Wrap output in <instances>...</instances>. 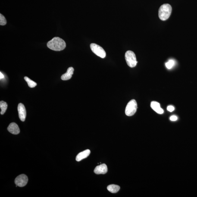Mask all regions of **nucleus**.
Listing matches in <instances>:
<instances>
[{"label": "nucleus", "mask_w": 197, "mask_h": 197, "mask_svg": "<svg viewBox=\"0 0 197 197\" xmlns=\"http://www.w3.org/2000/svg\"><path fill=\"white\" fill-rule=\"evenodd\" d=\"M74 69L73 67H70L68 69L67 72L63 74L61 76V80H67L71 78L73 74Z\"/></svg>", "instance_id": "obj_11"}, {"label": "nucleus", "mask_w": 197, "mask_h": 197, "mask_svg": "<svg viewBox=\"0 0 197 197\" xmlns=\"http://www.w3.org/2000/svg\"><path fill=\"white\" fill-rule=\"evenodd\" d=\"M91 50L94 53L101 58L106 56V53L103 48L96 44L92 43L90 45Z\"/></svg>", "instance_id": "obj_5"}, {"label": "nucleus", "mask_w": 197, "mask_h": 197, "mask_svg": "<svg viewBox=\"0 0 197 197\" xmlns=\"http://www.w3.org/2000/svg\"><path fill=\"white\" fill-rule=\"evenodd\" d=\"M170 120L172 121H176L177 120V117L176 116L173 115L170 117Z\"/></svg>", "instance_id": "obj_19"}, {"label": "nucleus", "mask_w": 197, "mask_h": 197, "mask_svg": "<svg viewBox=\"0 0 197 197\" xmlns=\"http://www.w3.org/2000/svg\"><path fill=\"white\" fill-rule=\"evenodd\" d=\"M107 171L108 169L107 166L104 164L97 166L94 170V172L95 174H105L107 173Z\"/></svg>", "instance_id": "obj_8"}, {"label": "nucleus", "mask_w": 197, "mask_h": 197, "mask_svg": "<svg viewBox=\"0 0 197 197\" xmlns=\"http://www.w3.org/2000/svg\"><path fill=\"white\" fill-rule=\"evenodd\" d=\"M167 110L170 112H172L174 110V107L172 106H169L167 107Z\"/></svg>", "instance_id": "obj_18"}, {"label": "nucleus", "mask_w": 197, "mask_h": 197, "mask_svg": "<svg viewBox=\"0 0 197 197\" xmlns=\"http://www.w3.org/2000/svg\"><path fill=\"white\" fill-rule=\"evenodd\" d=\"M4 75L2 74V73L1 72H0V78H1V79H4Z\"/></svg>", "instance_id": "obj_20"}, {"label": "nucleus", "mask_w": 197, "mask_h": 197, "mask_svg": "<svg viewBox=\"0 0 197 197\" xmlns=\"http://www.w3.org/2000/svg\"><path fill=\"white\" fill-rule=\"evenodd\" d=\"M172 11V7L170 4H163L161 6L159 9V17L160 20H167L170 17Z\"/></svg>", "instance_id": "obj_2"}, {"label": "nucleus", "mask_w": 197, "mask_h": 197, "mask_svg": "<svg viewBox=\"0 0 197 197\" xmlns=\"http://www.w3.org/2000/svg\"><path fill=\"white\" fill-rule=\"evenodd\" d=\"M107 190L112 193H117L120 189V186L117 185H110L107 187Z\"/></svg>", "instance_id": "obj_13"}, {"label": "nucleus", "mask_w": 197, "mask_h": 197, "mask_svg": "<svg viewBox=\"0 0 197 197\" xmlns=\"http://www.w3.org/2000/svg\"><path fill=\"white\" fill-rule=\"evenodd\" d=\"M24 79L27 82L29 87H30V88L35 87L37 85V84L36 82L31 80L30 79H29V78L27 77H24Z\"/></svg>", "instance_id": "obj_15"}, {"label": "nucleus", "mask_w": 197, "mask_h": 197, "mask_svg": "<svg viewBox=\"0 0 197 197\" xmlns=\"http://www.w3.org/2000/svg\"><path fill=\"white\" fill-rule=\"evenodd\" d=\"M175 65V61L173 60H169L166 63L165 65L166 67L168 69H171Z\"/></svg>", "instance_id": "obj_16"}, {"label": "nucleus", "mask_w": 197, "mask_h": 197, "mask_svg": "<svg viewBox=\"0 0 197 197\" xmlns=\"http://www.w3.org/2000/svg\"><path fill=\"white\" fill-rule=\"evenodd\" d=\"M7 104L5 102V101H1L0 102V108H1V115H3L4 114V113L6 112V111L7 109Z\"/></svg>", "instance_id": "obj_14"}, {"label": "nucleus", "mask_w": 197, "mask_h": 197, "mask_svg": "<svg viewBox=\"0 0 197 197\" xmlns=\"http://www.w3.org/2000/svg\"><path fill=\"white\" fill-rule=\"evenodd\" d=\"M90 150L87 149L79 153L76 157V161H80L86 158L90 154Z\"/></svg>", "instance_id": "obj_12"}, {"label": "nucleus", "mask_w": 197, "mask_h": 197, "mask_svg": "<svg viewBox=\"0 0 197 197\" xmlns=\"http://www.w3.org/2000/svg\"><path fill=\"white\" fill-rule=\"evenodd\" d=\"M137 104L136 100L133 99L128 103L125 109V114L127 116L134 115L136 112Z\"/></svg>", "instance_id": "obj_4"}, {"label": "nucleus", "mask_w": 197, "mask_h": 197, "mask_svg": "<svg viewBox=\"0 0 197 197\" xmlns=\"http://www.w3.org/2000/svg\"><path fill=\"white\" fill-rule=\"evenodd\" d=\"M19 117L22 121L24 122L25 120L26 116V111L25 106L23 104H19L18 107Z\"/></svg>", "instance_id": "obj_7"}, {"label": "nucleus", "mask_w": 197, "mask_h": 197, "mask_svg": "<svg viewBox=\"0 0 197 197\" xmlns=\"http://www.w3.org/2000/svg\"><path fill=\"white\" fill-rule=\"evenodd\" d=\"M125 58L128 65L131 68L136 67L137 64L136 55L133 51H128L125 54Z\"/></svg>", "instance_id": "obj_3"}, {"label": "nucleus", "mask_w": 197, "mask_h": 197, "mask_svg": "<svg viewBox=\"0 0 197 197\" xmlns=\"http://www.w3.org/2000/svg\"><path fill=\"white\" fill-rule=\"evenodd\" d=\"M28 181V179L26 175L20 174L17 176L15 180V183L17 186L23 187L26 186Z\"/></svg>", "instance_id": "obj_6"}, {"label": "nucleus", "mask_w": 197, "mask_h": 197, "mask_svg": "<svg viewBox=\"0 0 197 197\" xmlns=\"http://www.w3.org/2000/svg\"><path fill=\"white\" fill-rule=\"evenodd\" d=\"M8 132L12 134L17 135L20 133V129L18 125L15 123H11L7 128Z\"/></svg>", "instance_id": "obj_9"}, {"label": "nucleus", "mask_w": 197, "mask_h": 197, "mask_svg": "<svg viewBox=\"0 0 197 197\" xmlns=\"http://www.w3.org/2000/svg\"><path fill=\"white\" fill-rule=\"evenodd\" d=\"M151 106L153 110L158 114H163L164 112V110L161 108L159 103L157 101H152L151 103Z\"/></svg>", "instance_id": "obj_10"}, {"label": "nucleus", "mask_w": 197, "mask_h": 197, "mask_svg": "<svg viewBox=\"0 0 197 197\" xmlns=\"http://www.w3.org/2000/svg\"><path fill=\"white\" fill-rule=\"evenodd\" d=\"M47 46L50 49L56 51H63L66 48L65 42L62 39L58 37H55L47 44Z\"/></svg>", "instance_id": "obj_1"}, {"label": "nucleus", "mask_w": 197, "mask_h": 197, "mask_svg": "<svg viewBox=\"0 0 197 197\" xmlns=\"http://www.w3.org/2000/svg\"><path fill=\"white\" fill-rule=\"evenodd\" d=\"M7 23L6 20L3 15L0 14V25L1 26L5 25Z\"/></svg>", "instance_id": "obj_17"}]
</instances>
